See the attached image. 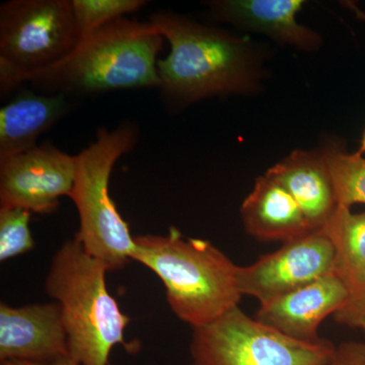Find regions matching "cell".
Instances as JSON below:
<instances>
[{"mask_svg": "<svg viewBox=\"0 0 365 365\" xmlns=\"http://www.w3.org/2000/svg\"><path fill=\"white\" fill-rule=\"evenodd\" d=\"M163 45V36L150 21L121 18L81 40L66 59L26 83L47 95L66 97L160 88L158 54Z\"/></svg>", "mask_w": 365, "mask_h": 365, "instance_id": "obj_1", "label": "cell"}, {"mask_svg": "<svg viewBox=\"0 0 365 365\" xmlns=\"http://www.w3.org/2000/svg\"><path fill=\"white\" fill-rule=\"evenodd\" d=\"M150 21L170 45V54L158 61L160 88L168 104L248 93L256 86V61L242 41L167 11L153 14Z\"/></svg>", "mask_w": 365, "mask_h": 365, "instance_id": "obj_2", "label": "cell"}, {"mask_svg": "<svg viewBox=\"0 0 365 365\" xmlns=\"http://www.w3.org/2000/svg\"><path fill=\"white\" fill-rule=\"evenodd\" d=\"M134 242L132 260L157 274L173 313L192 329L239 307L240 266L210 242L184 237L176 227L165 235H137Z\"/></svg>", "mask_w": 365, "mask_h": 365, "instance_id": "obj_3", "label": "cell"}, {"mask_svg": "<svg viewBox=\"0 0 365 365\" xmlns=\"http://www.w3.org/2000/svg\"><path fill=\"white\" fill-rule=\"evenodd\" d=\"M107 272L74 237L57 250L46 276V294L61 307L69 355L79 365H112L117 345L129 353L139 349L125 341L130 319L108 292Z\"/></svg>", "mask_w": 365, "mask_h": 365, "instance_id": "obj_4", "label": "cell"}, {"mask_svg": "<svg viewBox=\"0 0 365 365\" xmlns=\"http://www.w3.org/2000/svg\"><path fill=\"white\" fill-rule=\"evenodd\" d=\"M138 131L124 123L114 130L100 128L97 139L76 155V173L71 198L81 227L76 237L86 253L102 262L108 271L125 267L132 260L135 242L128 223L110 197V177L115 163L134 148Z\"/></svg>", "mask_w": 365, "mask_h": 365, "instance_id": "obj_5", "label": "cell"}, {"mask_svg": "<svg viewBox=\"0 0 365 365\" xmlns=\"http://www.w3.org/2000/svg\"><path fill=\"white\" fill-rule=\"evenodd\" d=\"M71 0H11L0 6V86L14 90L81 43Z\"/></svg>", "mask_w": 365, "mask_h": 365, "instance_id": "obj_6", "label": "cell"}, {"mask_svg": "<svg viewBox=\"0 0 365 365\" xmlns=\"http://www.w3.org/2000/svg\"><path fill=\"white\" fill-rule=\"evenodd\" d=\"M192 330L191 365H322L336 349L329 340L302 342L287 337L240 307Z\"/></svg>", "mask_w": 365, "mask_h": 365, "instance_id": "obj_7", "label": "cell"}, {"mask_svg": "<svg viewBox=\"0 0 365 365\" xmlns=\"http://www.w3.org/2000/svg\"><path fill=\"white\" fill-rule=\"evenodd\" d=\"M335 273V248L323 230L283 242L273 253L239 269V288L265 304Z\"/></svg>", "mask_w": 365, "mask_h": 365, "instance_id": "obj_8", "label": "cell"}, {"mask_svg": "<svg viewBox=\"0 0 365 365\" xmlns=\"http://www.w3.org/2000/svg\"><path fill=\"white\" fill-rule=\"evenodd\" d=\"M76 173V155L51 143L0 160V207L53 212L61 197L71 196Z\"/></svg>", "mask_w": 365, "mask_h": 365, "instance_id": "obj_9", "label": "cell"}, {"mask_svg": "<svg viewBox=\"0 0 365 365\" xmlns=\"http://www.w3.org/2000/svg\"><path fill=\"white\" fill-rule=\"evenodd\" d=\"M69 355L66 323L57 302L0 304V360L48 364Z\"/></svg>", "mask_w": 365, "mask_h": 365, "instance_id": "obj_10", "label": "cell"}, {"mask_svg": "<svg viewBox=\"0 0 365 365\" xmlns=\"http://www.w3.org/2000/svg\"><path fill=\"white\" fill-rule=\"evenodd\" d=\"M348 294L335 273L260 304L254 318L287 337L319 342V325L345 307Z\"/></svg>", "mask_w": 365, "mask_h": 365, "instance_id": "obj_11", "label": "cell"}, {"mask_svg": "<svg viewBox=\"0 0 365 365\" xmlns=\"http://www.w3.org/2000/svg\"><path fill=\"white\" fill-rule=\"evenodd\" d=\"M323 230L333 242L335 274L348 294L345 307L334 319L365 333V212L338 206Z\"/></svg>", "mask_w": 365, "mask_h": 365, "instance_id": "obj_12", "label": "cell"}, {"mask_svg": "<svg viewBox=\"0 0 365 365\" xmlns=\"http://www.w3.org/2000/svg\"><path fill=\"white\" fill-rule=\"evenodd\" d=\"M302 0H222L209 2L216 19L270 36L307 51L319 47V35L299 25Z\"/></svg>", "mask_w": 365, "mask_h": 365, "instance_id": "obj_13", "label": "cell"}, {"mask_svg": "<svg viewBox=\"0 0 365 365\" xmlns=\"http://www.w3.org/2000/svg\"><path fill=\"white\" fill-rule=\"evenodd\" d=\"M247 232L262 242H287L313 232L294 197L269 177H259L242 204Z\"/></svg>", "mask_w": 365, "mask_h": 365, "instance_id": "obj_14", "label": "cell"}, {"mask_svg": "<svg viewBox=\"0 0 365 365\" xmlns=\"http://www.w3.org/2000/svg\"><path fill=\"white\" fill-rule=\"evenodd\" d=\"M64 95H47L23 88L0 109V160L38 146L41 134L68 114Z\"/></svg>", "mask_w": 365, "mask_h": 365, "instance_id": "obj_15", "label": "cell"}, {"mask_svg": "<svg viewBox=\"0 0 365 365\" xmlns=\"http://www.w3.org/2000/svg\"><path fill=\"white\" fill-rule=\"evenodd\" d=\"M302 208L314 230H323L338 207L321 153L297 150L267 170Z\"/></svg>", "mask_w": 365, "mask_h": 365, "instance_id": "obj_16", "label": "cell"}, {"mask_svg": "<svg viewBox=\"0 0 365 365\" xmlns=\"http://www.w3.org/2000/svg\"><path fill=\"white\" fill-rule=\"evenodd\" d=\"M330 175L338 206L350 208L365 204V158L359 153L348 155L337 148L321 151Z\"/></svg>", "mask_w": 365, "mask_h": 365, "instance_id": "obj_17", "label": "cell"}, {"mask_svg": "<svg viewBox=\"0 0 365 365\" xmlns=\"http://www.w3.org/2000/svg\"><path fill=\"white\" fill-rule=\"evenodd\" d=\"M81 40L112 21L125 18L146 6L144 0H71Z\"/></svg>", "mask_w": 365, "mask_h": 365, "instance_id": "obj_18", "label": "cell"}, {"mask_svg": "<svg viewBox=\"0 0 365 365\" xmlns=\"http://www.w3.org/2000/svg\"><path fill=\"white\" fill-rule=\"evenodd\" d=\"M31 212L21 208L0 207V261L16 258L34 249Z\"/></svg>", "mask_w": 365, "mask_h": 365, "instance_id": "obj_19", "label": "cell"}, {"mask_svg": "<svg viewBox=\"0 0 365 365\" xmlns=\"http://www.w3.org/2000/svg\"><path fill=\"white\" fill-rule=\"evenodd\" d=\"M322 365H365V343L352 341L336 346L331 359Z\"/></svg>", "mask_w": 365, "mask_h": 365, "instance_id": "obj_20", "label": "cell"}, {"mask_svg": "<svg viewBox=\"0 0 365 365\" xmlns=\"http://www.w3.org/2000/svg\"><path fill=\"white\" fill-rule=\"evenodd\" d=\"M0 365H79L71 355L61 357V359L55 360V361L48 362V364H39V362L21 361V360H7L1 361Z\"/></svg>", "mask_w": 365, "mask_h": 365, "instance_id": "obj_21", "label": "cell"}, {"mask_svg": "<svg viewBox=\"0 0 365 365\" xmlns=\"http://www.w3.org/2000/svg\"><path fill=\"white\" fill-rule=\"evenodd\" d=\"M365 151V133L364 136V140H362L361 148H360V150L359 151V155H361L362 153Z\"/></svg>", "mask_w": 365, "mask_h": 365, "instance_id": "obj_22", "label": "cell"}]
</instances>
